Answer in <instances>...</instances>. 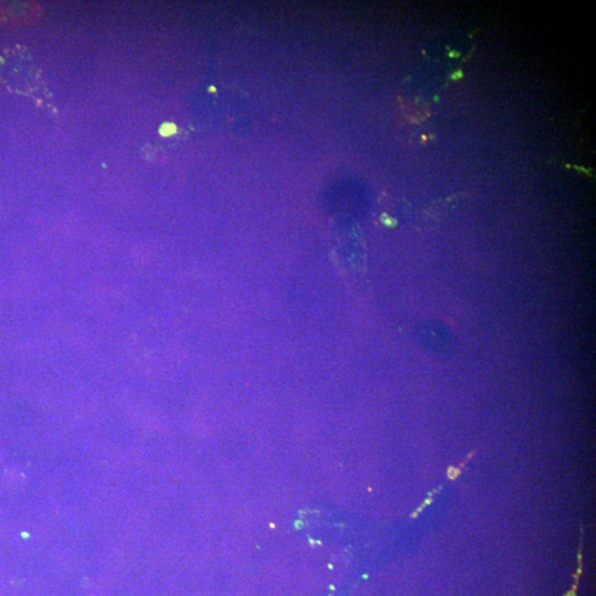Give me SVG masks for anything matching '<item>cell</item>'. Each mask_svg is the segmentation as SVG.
I'll return each instance as SVG.
<instances>
[{"label":"cell","mask_w":596,"mask_h":596,"mask_svg":"<svg viewBox=\"0 0 596 596\" xmlns=\"http://www.w3.org/2000/svg\"><path fill=\"white\" fill-rule=\"evenodd\" d=\"M449 55L452 57V59H456V57H461V53H459V52L455 51V50H452V51L449 52Z\"/></svg>","instance_id":"3957f363"},{"label":"cell","mask_w":596,"mask_h":596,"mask_svg":"<svg viewBox=\"0 0 596 596\" xmlns=\"http://www.w3.org/2000/svg\"><path fill=\"white\" fill-rule=\"evenodd\" d=\"M175 132H176V126L172 124L163 125L161 130V133L163 136L171 135V134H174Z\"/></svg>","instance_id":"6da1fadb"},{"label":"cell","mask_w":596,"mask_h":596,"mask_svg":"<svg viewBox=\"0 0 596 596\" xmlns=\"http://www.w3.org/2000/svg\"><path fill=\"white\" fill-rule=\"evenodd\" d=\"M464 78V73L461 72V70L456 71V72H454L451 76V80L453 81H459L461 79Z\"/></svg>","instance_id":"7a4b0ae2"}]
</instances>
